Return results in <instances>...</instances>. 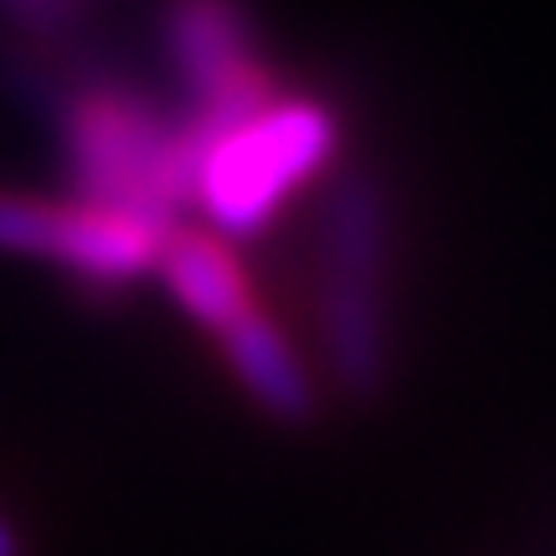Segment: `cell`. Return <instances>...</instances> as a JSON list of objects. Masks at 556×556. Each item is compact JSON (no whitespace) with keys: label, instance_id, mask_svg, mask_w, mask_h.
I'll return each mask as SVG.
<instances>
[{"label":"cell","instance_id":"obj_1","mask_svg":"<svg viewBox=\"0 0 556 556\" xmlns=\"http://www.w3.org/2000/svg\"><path fill=\"white\" fill-rule=\"evenodd\" d=\"M62 160L73 201L180 227L197 191V165L160 103L124 83H83L62 103Z\"/></svg>","mask_w":556,"mask_h":556},{"label":"cell","instance_id":"obj_4","mask_svg":"<svg viewBox=\"0 0 556 556\" xmlns=\"http://www.w3.org/2000/svg\"><path fill=\"white\" fill-rule=\"evenodd\" d=\"M160 37H165L170 73L186 93L180 135L191 150V165H201V155L222 135L258 119L278 99V83L258 58L253 16L242 0H165Z\"/></svg>","mask_w":556,"mask_h":556},{"label":"cell","instance_id":"obj_2","mask_svg":"<svg viewBox=\"0 0 556 556\" xmlns=\"http://www.w3.org/2000/svg\"><path fill=\"white\" fill-rule=\"evenodd\" d=\"M392 201L371 170H340L319 206V345L330 381L371 402L392 366L387 319Z\"/></svg>","mask_w":556,"mask_h":556},{"label":"cell","instance_id":"obj_6","mask_svg":"<svg viewBox=\"0 0 556 556\" xmlns=\"http://www.w3.org/2000/svg\"><path fill=\"white\" fill-rule=\"evenodd\" d=\"M222 361L248 397L263 413L283 422V428H304L319 417V381L294 351V340L278 330V319L268 309H248V315L217 336Z\"/></svg>","mask_w":556,"mask_h":556},{"label":"cell","instance_id":"obj_8","mask_svg":"<svg viewBox=\"0 0 556 556\" xmlns=\"http://www.w3.org/2000/svg\"><path fill=\"white\" fill-rule=\"evenodd\" d=\"M88 11H93V0H0V16L31 37H62Z\"/></svg>","mask_w":556,"mask_h":556},{"label":"cell","instance_id":"obj_5","mask_svg":"<svg viewBox=\"0 0 556 556\" xmlns=\"http://www.w3.org/2000/svg\"><path fill=\"white\" fill-rule=\"evenodd\" d=\"M176 227L103 212L73 197H31L0 186V253L52 263L88 289H124L160 268Z\"/></svg>","mask_w":556,"mask_h":556},{"label":"cell","instance_id":"obj_3","mask_svg":"<svg viewBox=\"0 0 556 556\" xmlns=\"http://www.w3.org/2000/svg\"><path fill=\"white\" fill-rule=\"evenodd\" d=\"M340 150V119L315 99L278 93L258 119L222 135L197 165L191 212L206 217V232L227 242L258 238L268 222L304 191L319 170H330Z\"/></svg>","mask_w":556,"mask_h":556},{"label":"cell","instance_id":"obj_9","mask_svg":"<svg viewBox=\"0 0 556 556\" xmlns=\"http://www.w3.org/2000/svg\"><path fill=\"white\" fill-rule=\"evenodd\" d=\"M0 556H26V541H21V531H16V520L0 510Z\"/></svg>","mask_w":556,"mask_h":556},{"label":"cell","instance_id":"obj_7","mask_svg":"<svg viewBox=\"0 0 556 556\" xmlns=\"http://www.w3.org/2000/svg\"><path fill=\"white\" fill-rule=\"evenodd\" d=\"M155 278L165 283V294L212 336L232 330L248 309H258L253 274L242 268L238 248L217 238V232H206V227H186L180 222L170 242H165V253H160Z\"/></svg>","mask_w":556,"mask_h":556}]
</instances>
